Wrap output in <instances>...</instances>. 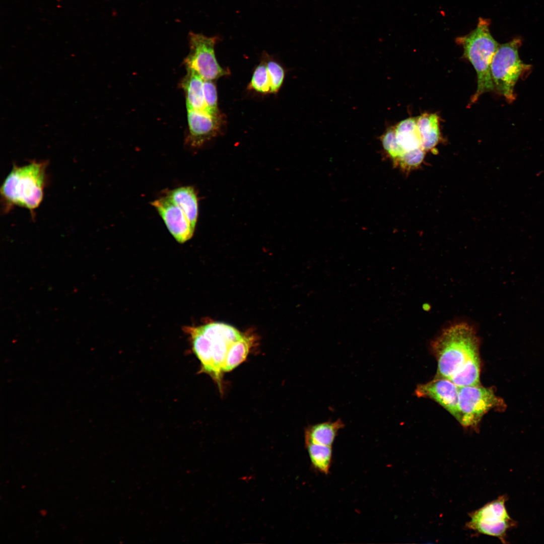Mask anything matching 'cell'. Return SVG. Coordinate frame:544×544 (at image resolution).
I'll list each match as a JSON object with an SVG mask.
<instances>
[{"instance_id":"cell-19","label":"cell","mask_w":544,"mask_h":544,"mask_svg":"<svg viewBox=\"0 0 544 544\" xmlns=\"http://www.w3.org/2000/svg\"><path fill=\"white\" fill-rule=\"evenodd\" d=\"M253 338L244 334L230 349L225 361L223 372L232 370L243 362L249 351Z\"/></svg>"},{"instance_id":"cell-11","label":"cell","mask_w":544,"mask_h":544,"mask_svg":"<svg viewBox=\"0 0 544 544\" xmlns=\"http://www.w3.org/2000/svg\"><path fill=\"white\" fill-rule=\"evenodd\" d=\"M188 133L186 143L192 147L201 146L215 137L221 126V117L192 109H187Z\"/></svg>"},{"instance_id":"cell-14","label":"cell","mask_w":544,"mask_h":544,"mask_svg":"<svg viewBox=\"0 0 544 544\" xmlns=\"http://www.w3.org/2000/svg\"><path fill=\"white\" fill-rule=\"evenodd\" d=\"M344 427L341 419L310 426L305 431V443L331 446L338 432Z\"/></svg>"},{"instance_id":"cell-10","label":"cell","mask_w":544,"mask_h":544,"mask_svg":"<svg viewBox=\"0 0 544 544\" xmlns=\"http://www.w3.org/2000/svg\"><path fill=\"white\" fill-rule=\"evenodd\" d=\"M415 393L419 397L434 400L458 420V387L449 379L436 377L430 382L419 385Z\"/></svg>"},{"instance_id":"cell-5","label":"cell","mask_w":544,"mask_h":544,"mask_svg":"<svg viewBox=\"0 0 544 544\" xmlns=\"http://www.w3.org/2000/svg\"><path fill=\"white\" fill-rule=\"evenodd\" d=\"M521 44V40L515 38L499 45L491 65L495 89L510 103L515 99L514 90L517 82L530 66L519 58L518 48Z\"/></svg>"},{"instance_id":"cell-18","label":"cell","mask_w":544,"mask_h":544,"mask_svg":"<svg viewBox=\"0 0 544 544\" xmlns=\"http://www.w3.org/2000/svg\"><path fill=\"white\" fill-rule=\"evenodd\" d=\"M306 445L313 467L319 472L327 474L332 462V447L313 443Z\"/></svg>"},{"instance_id":"cell-7","label":"cell","mask_w":544,"mask_h":544,"mask_svg":"<svg viewBox=\"0 0 544 544\" xmlns=\"http://www.w3.org/2000/svg\"><path fill=\"white\" fill-rule=\"evenodd\" d=\"M457 407L458 422L464 427L474 428L489 411H503L506 405L492 388L480 385L458 387Z\"/></svg>"},{"instance_id":"cell-20","label":"cell","mask_w":544,"mask_h":544,"mask_svg":"<svg viewBox=\"0 0 544 544\" xmlns=\"http://www.w3.org/2000/svg\"><path fill=\"white\" fill-rule=\"evenodd\" d=\"M249 88L262 93H271V83L264 59L255 68Z\"/></svg>"},{"instance_id":"cell-6","label":"cell","mask_w":544,"mask_h":544,"mask_svg":"<svg viewBox=\"0 0 544 544\" xmlns=\"http://www.w3.org/2000/svg\"><path fill=\"white\" fill-rule=\"evenodd\" d=\"M508 499L507 495H502L470 512V520L465 527L479 534L496 537L503 543H508L507 532L518 524L506 509L505 503Z\"/></svg>"},{"instance_id":"cell-24","label":"cell","mask_w":544,"mask_h":544,"mask_svg":"<svg viewBox=\"0 0 544 544\" xmlns=\"http://www.w3.org/2000/svg\"><path fill=\"white\" fill-rule=\"evenodd\" d=\"M425 151L419 148L406 152L397 163L403 169L408 170L415 168L421 164L425 157Z\"/></svg>"},{"instance_id":"cell-1","label":"cell","mask_w":544,"mask_h":544,"mask_svg":"<svg viewBox=\"0 0 544 544\" xmlns=\"http://www.w3.org/2000/svg\"><path fill=\"white\" fill-rule=\"evenodd\" d=\"M193 353L200 361L199 372L210 375L221 388L223 368L227 356L243 334L232 326L211 322L197 327H185Z\"/></svg>"},{"instance_id":"cell-22","label":"cell","mask_w":544,"mask_h":544,"mask_svg":"<svg viewBox=\"0 0 544 544\" xmlns=\"http://www.w3.org/2000/svg\"><path fill=\"white\" fill-rule=\"evenodd\" d=\"M265 61L271 83V93H276L281 88L285 76L282 66L277 61L265 56Z\"/></svg>"},{"instance_id":"cell-13","label":"cell","mask_w":544,"mask_h":544,"mask_svg":"<svg viewBox=\"0 0 544 544\" xmlns=\"http://www.w3.org/2000/svg\"><path fill=\"white\" fill-rule=\"evenodd\" d=\"M178 206L195 229L198 217V200L192 186H180L169 190L166 195Z\"/></svg>"},{"instance_id":"cell-8","label":"cell","mask_w":544,"mask_h":544,"mask_svg":"<svg viewBox=\"0 0 544 544\" xmlns=\"http://www.w3.org/2000/svg\"><path fill=\"white\" fill-rule=\"evenodd\" d=\"M219 38L200 33L189 34V52L184 60L186 70L197 73L204 80H215L229 74L218 63L215 46Z\"/></svg>"},{"instance_id":"cell-12","label":"cell","mask_w":544,"mask_h":544,"mask_svg":"<svg viewBox=\"0 0 544 544\" xmlns=\"http://www.w3.org/2000/svg\"><path fill=\"white\" fill-rule=\"evenodd\" d=\"M187 73L180 82L179 86L185 94L187 109L203 111L212 114L208 108L204 99V80L196 72L186 70Z\"/></svg>"},{"instance_id":"cell-17","label":"cell","mask_w":544,"mask_h":544,"mask_svg":"<svg viewBox=\"0 0 544 544\" xmlns=\"http://www.w3.org/2000/svg\"><path fill=\"white\" fill-rule=\"evenodd\" d=\"M481 363L478 356L467 362L449 379L458 387L480 385Z\"/></svg>"},{"instance_id":"cell-3","label":"cell","mask_w":544,"mask_h":544,"mask_svg":"<svg viewBox=\"0 0 544 544\" xmlns=\"http://www.w3.org/2000/svg\"><path fill=\"white\" fill-rule=\"evenodd\" d=\"M437 361V377L449 379L467 362L479 356V341L473 328L464 322L444 329L432 343Z\"/></svg>"},{"instance_id":"cell-16","label":"cell","mask_w":544,"mask_h":544,"mask_svg":"<svg viewBox=\"0 0 544 544\" xmlns=\"http://www.w3.org/2000/svg\"><path fill=\"white\" fill-rule=\"evenodd\" d=\"M394 130L396 141L404 153L422 148L417 118L410 117L400 121Z\"/></svg>"},{"instance_id":"cell-21","label":"cell","mask_w":544,"mask_h":544,"mask_svg":"<svg viewBox=\"0 0 544 544\" xmlns=\"http://www.w3.org/2000/svg\"><path fill=\"white\" fill-rule=\"evenodd\" d=\"M381 141L386 153L397 164L404 153L396 141L394 128L387 130L383 135Z\"/></svg>"},{"instance_id":"cell-9","label":"cell","mask_w":544,"mask_h":544,"mask_svg":"<svg viewBox=\"0 0 544 544\" xmlns=\"http://www.w3.org/2000/svg\"><path fill=\"white\" fill-rule=\"evenodd\" d=\"M175 240L183 243L193 236L195 229L181 210L168 197L157 198L151 202Z\"/></svg>"},{"instance_id":"cell-2","label":"cell","mask_w":544,"mask_h":544,"mask_svg":"<svg viewBox=\"0 0 544 544\" xmlns=\"http://www.w3.org/2000/svg\"><path fill=\"white\" fill-rule=\"evenodd\" d=\"M48 163V160H32L22 166L13 165L1 187L4 213L18 206L29 210L34 219L35 211L42 201L47 185Z\"/></svg>"},{"instance_id":"cell-23","label":"cell","mask_w":544,"mask_h":544,"mask_svg":"<svg viewBox=\"0 0 544 544\" xmlns=\"http://www.w3.org/2000/svg\"><path fill=\"white\" fill-rule=\"evenodd\" d=\"M214 80H204L203 96L206 104L210 112L215 115H220L218 108V96Z\"/></svg>"},{"instance_id":"cell-15","label":"cell","mask_w":544,"mask_h":544,"mask_svg":"<svg viewBox=\"0 0 544 544\" xmlns=\"http://www.w3.org/2000/svg\"><path fill=\"white\" fill-rule=\"evenodd\" d=\"M417 124L425 151L434 149L440 139L439 120L435 113H423L417 118Z\"/></svg>"},{"instance_id":"cell-4","label":"cell","mask_w":544,"mask_h":544,"mask_svg":"<svg viewBox=\"0 0 544 544\" xmlns=\"http://www.w3.org/2000/svg\"><path fill=\"white\" fill-rule=\"evenodd\" d=\"M489 21L480 18L475 29L466 35L457 38L462 46L464 56L473 66L478 78V87L471 102H475L484 93L493 91L491 65L499 44L489 30Z\"/></svg>"}]
</instances>
